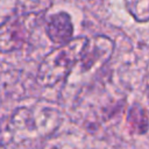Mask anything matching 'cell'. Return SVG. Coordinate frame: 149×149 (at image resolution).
<instances>
[{
  "label": "cell",
  "instance_id": "obj_5",
  "mask_svg": "<svg viewBox=\"0 0 149 149\" xmlns=\"http://www.w3.org/2000/svg\"><path fill=\"white\" fill-rule=\"evenodd\" d=\"M47 35L56 44H65L72 40L73 24L71 17L65 12L54 14L47 23Z\"/></svg>",
  "mask_w": 149,
  "mask_h": 149
},
{
  "label": "cell",
  "instance_id": "obj_6",
  "mask_svg": "<svg viewBox=\"0 0 149 149\" xmlns=\"http://www.w3.org/2000/svg\"><path fill=\"white\" fill-rule=\"evenodd\" d=\"M125 5L137 22H149V0H125Z\"/></svg>",
  "mask_w": 149,
  "mask_h": 149
},
{
  "label": "cell",
  "instance_id": "obj_1",
  "mask_svg": "<svg viewBox=\"0 0 149 149\" xmlns=\"http://www.w3.org/2000/svg\"><path fill=\"white\" fill-rule=\"evenodd\" d=\"M86 37L72 38L70 42L49 52L41 62L37 71V81L42 86H54L65 79L73 66L80 62Z\"/></svg>",
  "mask_w": 149,
  "mask_h": 149
},
{
  "label": "cell",
  "instance_id": "obj_3",
  "mask_svg": "<svg viewBox=\"0 0 149 149\" xmlns=\"http://www.w3.org/2000/svg\"><path fill=\"white\" fill-rule=\"evenodd\" d=\"M28 16H12L0 24V51L9 52L20 49L27 41Z\"/></svg>",
  "mask_w": 149,
  "mask_h": 149
},
{
  "label": "cell",
  "instance_id": "obj_7",
  "mask_svg": "<svg viewBox=\"0 0 149 149\" xmlns=\"http://www.w3.org/2000/svg\"><path fill=\"white\" fill-rule=\"evenodd\" d=\"M147 91H148V97H149V77L147 79Z\"/></svg>",
  "mask_w": 149,
  "mask_h": 149
},
{
  "label": "cell",
  "instance_id": "obj_2",
  "mask_svg": "<svg viewBox=\"0 0 149 149\" xmlns=\"http://www.w3.org/2000/svg\"><path fill=\"white\" fill-rule=\"evenodd\" d=\"M37 113L38 111H35L33 108L23 107L16 109L6 126L9 140L22 141L31 136H42L43 134L48 133L43 129L45 126H42V122H38Z\"/></svg>",
  "mask_w": 149,
  "mask_h": 149
},
{
  "label": "cell",
  "instance_id": "obj_4",
  "mask_svg": "<svg viewBox=\"0 0 149 149\" xmlns=\"http://www.w3.org/2000/svg\"><path fill=\"white\" fill-rule=\"evenodd\" d=\"M113 48H114L113 41L106 36L98 35L87 38L79 63L86 71L101 66L111 57L113 52Z\"/></svg>",
  "mask_w": 149,
  "mask_h": 149
}]
</instances>
